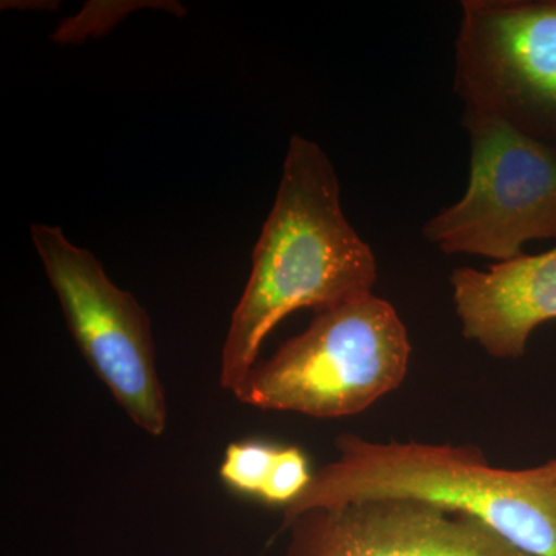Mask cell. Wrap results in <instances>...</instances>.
Here are the masks:
<instances>
[{"label":"cell","mask_w":556,"mask_h":556,"mask_svg":"<svg viewBox=\"0 0 556 556\" xmlns=\"http://www.w3.org/2000/svg\"><path fill=\"white\" fill-rule=\"evenodd\" d=\"M378 262L343 214L338 174L317 142L292 135L276 201L252 252L230 318L219 386L230 393L257 365L260 346L299 309L325 313L372 294Z\"/></svg>","instance_id":"6da1fadb"},{"label":"cell","mask_w":556,"mask_h":556,"mask_svg":"<svg viewBox=\"0 0 556 556\" xmlns=\"http://www.w3.org/2000/svg\"><path fill=\"white\" fill-rule=\"evenodd\" d=\"M338 459L318 468L283 510V525L316 508L416 500L468 515L532 556H556V457L530 468L493 467L471 445L372 442L343 434Z\"/></svg>","instance_id":"7a4b0ae2"},{"label":"cell","mask_w":556,"mask_h":556,"mask_svg":"<svg viewBox=\"0 0 556 556\" xmlns=\"http://www.w3.org/2000/svg\"><path fill=\"white\" fill-rule=\"evenodd\" d=\"M407 328L387 300L369 294L316 314L302 334L255 365L241 404L316 419L356 416L407 378Z\"/></svg>","instance_id":"3957f363"},{"label":"cell","mask_w":556,"mask_h":556,"mask_svg":"<svg viewBox=\"0 0 556 556\" xmlns=\"http://www.w3.org/2000/svg\"><path fill=\"white\" fill-rule=\"evenodd\" d=\"M470 138V177L463 199L422 228L448 255L506 262L529 241L556 240V149L506 121L464 109Z\"/></svg>","instance_id":"277c9868"},{"label":"cell","mask_w":556,"mask_h":556,"mask_svg":"<svg viewBox=\"0 0 556 556\" xmlns=\"http://www.w3.org/2000/svg\"><path fill=\"white\" fill-rule=\"evenodd\" d=\"M30 232L80 354L131 422L150 437H161L167 404L148 313L110 280L100 260L68 241L61 228L33 225Z\"/></svg>","instance_id":"5b68a950"},{"label":"cell","mask_w":556,"mask_h":556,"mask_svg":"<svg viewBox=\"0 0 556 556\" xmlns=\"http://www.w3.org/2000/svg\"><path fill=\"white\" fill-rule=\"evenodd\" d=\"M455 91L556 149V0H464Z\"/></svg>","instance_id":"8992f818"},{"label":"cell","mask_w":556,"mask_h":556,"mask_svg":"<svg viewBox=\"0 0 556 556\" xmlns=\"http://www.w3.org/2000/svg\"><path fill=\"white\" fill-rule=\"evenodd\" d=\"M283 529L287 556H532L468 515L399 497L316 508Z\"/></svg>","instance_id":"52a82bcc"},{"label":"cell","mask_w":556,"mask_h":556,"mask_svg":"<svg viewBox=\"0 0 556 556\" xmlns=\"http://www.w3.org/2000/svg\"><path fill=\"white\" fill-rule=\"evenodd\" d=\"M450 283L464 338L501 361L525 356L533 331L556 320V247L486 270L455 269Z\"/></svg>","instance_id":"ba28073f"},{"label":"cell","mask_w":556,"mask_h":556,"mask_svg":"<svg viewBox=\"0 0 556 556\" xmlns=\"http://www.w3.org/2000/svg\"><path fill=\"white\" fill-rule=\"evenodd\" d=\"M278 447L260 441L232 442L226 448L219 477L225 484L243 495L262 496Z\"/></svg>","instance_id":"9c48e42d"},{"label":"cell","mask_w":556,"mask_h":556,"mask_svg":"<svg viewBox=\"0 0 556 556\" xmlns=\"http://www.w3.org/2000/svg\"><path fill=\"white\" fill-rule=\"evenodd\" d=\"M313 475L308 457L298 447H278L262 500L273 506L287 508L308 489Z\"/></svg>","instance_id":"30bf717a"}]
</instances>
